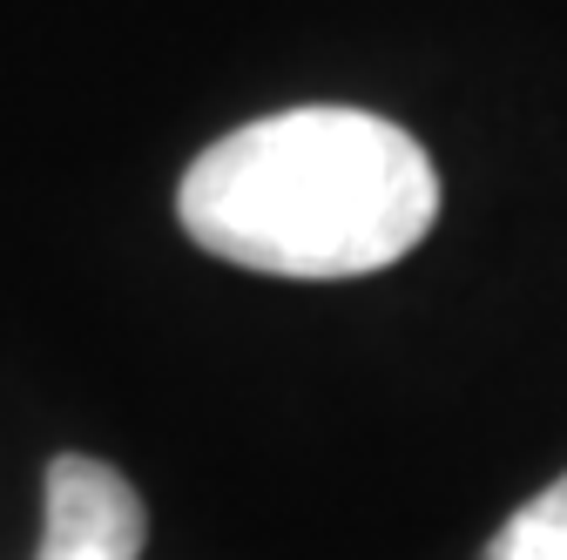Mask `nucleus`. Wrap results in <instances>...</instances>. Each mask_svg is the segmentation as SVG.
Masks as SVG:
<instances>
[{
	"mask_svg": "<svg viewBox=\"0 0 567 560\" xmlns=\"http://www.w3.org/2000/svg\"><path fill=\"white\" fill-rule=\"evenodd\" d=\"M486 560H567V473L493 533Z\"/></svg>",
	"mask_w": 567,
	"mask_h": 560,
	"instance_id": "obj_3",
	"label": "nucleus"
},
{
	"mask_svg": "<svg viewBox=\"0 0 567 560\" xmlns=\"http://www.w3.org/2000/svg\"><path fill=\"white\" fill-rule=\"evenodd\" d=\"M176 217L209 257L264 277H372L425 243L440 176L412 135L365 108H284L209 143Z\"/></svg>",
	"mask_w": 567,
	"mask_h": 560,
	"instance_id": "obj_1",
	"label": "nucleus"
},
{
	"mask_svg": "<svg viewBox=\"0 0 567 560\" xmlns=\"http://www.w3.org/2000/svg\"><path fill=\"white\" fill-rule=\"evenodd\" d=\"M150 507L142 494L89 453H61L48 466V527L34 560H142Z\"/></svg>",
	"mask_w": 567,
	"mask_h": 560,
	"instance_id": "obj_2",
	"label": "nucleus"
}]
</instances>
